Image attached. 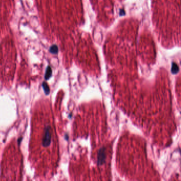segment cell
<instances>
[{
    "mask_svg": "<svg viewBox=\"0 0 181 181\" xmlns=\"http://www.w3.org/2000/svg\"><path fill=\"white\" fill-rule=\"evenodd\" d=\"M52 139V130L50 125L45 127L43 135L42 143L44 147H49L51 143Z\"/></svg>",
    "mask_w": 181,
    "mask_h": 181,
    "instance_id": "1",
    "label": "cell"
},
{
    "mask_svg": "<svg viewBox=\"0 0 181 181\" xmlns=\"http://www.w3.org/2000/svg\"><path fill=\"white\" fill-rule=\"evenodd\" d=\"M106 159V154H105V148H102L100 149L98 153V158L97 163L98 165H102L104 163Z\"/></svg>",
    "mask_w": 181,
    "mask_h": 181,
    "instance_id": "2",
    "label": "cell"
},
{
    "mask_svg": "<svg viewBox=\"0 0 181 181\" xmlns=\"http://www.w3.org/2000/svg\"><path fill=\"white\" fill-rule=\"evenodd\" d=\"M179 71V67L175 63H172V69H171V71L172 73L173 74H176Z\"/></svg>",
    "mask_w": 181,
    "mask_h": 181,
    "instance_id": "3",
    "label": "cell"
},
{
    "mask_svg": "<svg viewBox=\"0 0 181 181\" xmlns=\"http://www.w3.org/2000/svg\"><path fill=\"white\" fill-rule=\"evenodd\" d=\"M58 49L56 45H52L50 49V53L53 54H56L58 53Z\"/></svg>",
    "mask_w": 181,
    "mask_h": 181,
    "instance_id": "4",
    "label": "cell"
},
{
    "mask_svg": "<svg viewBox=\"0 0 181 181\" xmlns=\"http://www.w3.org/2000/svg\"><path fill=\"white\" fill-rule=\"evenodd\" d=\"M52 75V70L50 67H48L47 68V71L46 72V75H45V78L46 79H48L49 78H50L51 77Z\"/></svg>",
    "mask_w": 181,
    "mask_h": 181,
    "instance_id": "5",
    "label": "cell"
}]
</instances>
